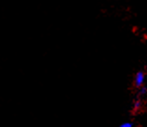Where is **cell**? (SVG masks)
<instances>
[{
  "mask_svg": "<svg viewBox=\"0 0 147 127\" xmlns=\"http://www.w3.org/2000/svg\"><path fill=\"white\" fill-rule=\"evenodd\" d=\"M132 126H133V123H132V122H127L122 123V124H121L119 127H132Z\"/></svg>",
  "mask_w": 147,
  "mask_h": 127,
  "instance_id": "4",
  "label": "cell"
},
{
  "mask_svg": "<svg viewBox=\"0 0 147 127\" xmlns=\"http://www.w3.org/2000/svg\"><path fill=\"white\" fill-rule=\"evenodd\" d=\"M144 80H145L144 73L142 71H139L135 76V85L139 88L142 86L143 83H144Z\"/></svg>",
  "mask_w": 147,
  "mask_h": 127,
  "instance_id": "1",
  "label": "cell"
},
{
  "mask_svg": "<svg viewBox=\"0 0 147 127\" xmlns=\"http://www.w3.org/2000/svg\"><path fill=\"white\" fill-rule=\"evenodd\" d=\"M140 94L141 95H144L146 93H147V89H146V87L145 86H141V90H140Z\"/></svg>",
  "mask_w": 147,
  "mask_h": 127,
  "instance_id": "3",
  "label": "cell"
},
{
  "mask_svg": "<svg viewBox=\"0 0 147 127\" xmlns=\"http://www.w3.org/2000/svg\"><path fill=\"white\" fill-rule=\"evenodd\" d=\"M141 107H142V102H141V100H136L134 102V106H133L134 110H139V109L141 108Z\"/></svg>",
  "mask_w": 147,
  "mask_h": 127,
  "instance_id": "2",
  "label": "cell"
}]
</instances>
